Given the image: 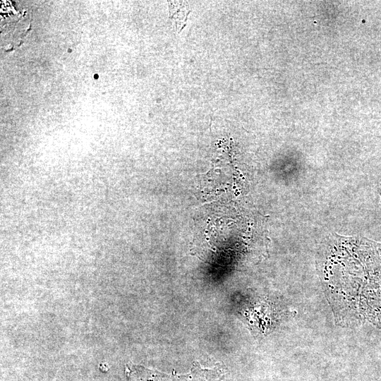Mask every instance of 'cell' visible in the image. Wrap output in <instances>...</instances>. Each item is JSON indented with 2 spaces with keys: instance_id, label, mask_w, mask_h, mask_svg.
<instances>
[{
  "instance_id": "cell-1",
  "label": "cell",
  "mask_w": 381,
  "mask_h": 381,
  "mask_svg": "<svg viewBox=\"0 0 381 381\" xmlns=\"http://www.w3.org/2000/svg\"><path fill=\"white\" fill-rule=\"evenodd\" d=\"M349 284L328 293L339 318L381 327V244L364 241Z\"/></svg>"
},
{
  "instance_id": "cell-2",
  "label": "cell",
  "mask_w": 381,
  "mask_h": 381,
  "mask_svg": "<svg viewBox=\"0 0 381 381\" xmlns=\"http://www.w3.org/2000/svg\"><path fill=\"white\" fill-rule=\"evenodd\" d=\"M241 313L254 333L265 334L281 318L282 310L268 300L256 299L248 302Z\"/></svg>"
}]
</instances>
